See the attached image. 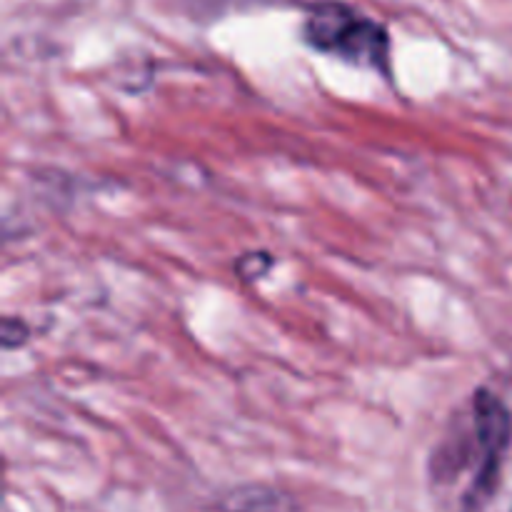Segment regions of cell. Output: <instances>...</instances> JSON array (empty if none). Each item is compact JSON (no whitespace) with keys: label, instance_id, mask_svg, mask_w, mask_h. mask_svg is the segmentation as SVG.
<instances>
[{"label":"cell","instance_id":"obj_1","mask_svg":"<svg viewBox=\"0 0 512 512\" xmlns=\"http://www.w3.org/2000/svg\"><path fill=\"white\" fill-rule=\"evenodd\" d=\"M305 38L313 48L355 65L380 68L388 60V35L365 15L338 3H323L305 20Z\"/></svg>","mask_w":512,"mask_h":512},{"label":"cell","instance_id":"obj_2","mask_svg":"<svg viewBox=\"0 0 512 512\" xmlns=\"http://www.w3.org/2000/svg\"><path fill=\"white\" fill-rule=\"evenodd\" d=\"M475 428H478L480 445L488 453V458H498L510 438V415L505 405L498 398H493L488 390H480L475 395Z\"/></svg>","mask_w":512,"mask_h":512},{"label":"cell","instance_id":"obj_3","mask_svg":"<svg viewBox=\"0 0 512 512\" xmlns=\"http://www.w3.org/2000/svg\"><path fill=\"white\" fill-rule=\"evenodd\" d=\"M25 338H28V328H25V323H20V320H13V318L3 320V345L5 348H15V345L25 343Z\"/></svg>","mask_w":512,"mask_h":512}]
</instances>
